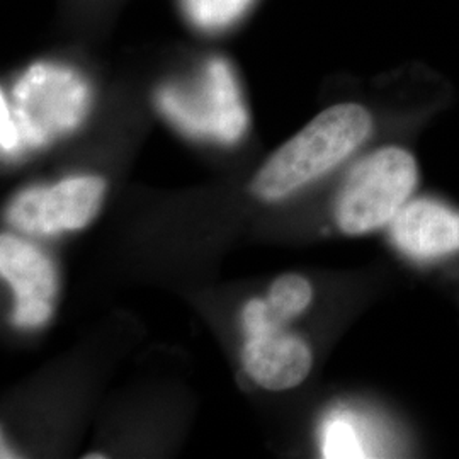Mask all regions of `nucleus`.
Returning <instances> with one entry per match:
<instances>
[{
	"label": "nucleus",
	"mask_w": 459,
	"mask_h": 459,
	"mask_svg": "<svg viewBox=\"0 0 459 459\" xmlns=\"http://www.w3.org/2000/svg\"><path fill=\"white\" fill-rule=\"evenodd\" d=\"M419 181V169L405 148L385 147L351 169L335 203L345 235H364L394 221Z\"/></svg>",
	"instance_id": "obj_2"
},
{
	"label": "nucleus",
	"mask_w": 459,
	"mask_h": 459,
	"mask_svg": "<svg viewBox=\"0 0 459 459\" xmlns=\"http://www.w3.org/2000/svg\"><path fill=\"white\" fill-rule=\"evenodd\" d=\"M0 117H2V152L5 155H16L17 152H21L22 142H21V134L17 130L16 121L11 113V106L5 99V94H2L0 98Z\"/></svg>",
	"instance_id": "obj_12"
},
{
	"label": "nucleus",
	"mask_w": 459,
	"mask_h": 459,
	"mask_svg": "<svg viewBox=\"0 0 459 459\" xmlns=\"http://www.w3.org/2000/svg\"><path fill=\"white\" fill-rule=\"evenodd\" d=\"M373 130V117L361 104H337L279 147L252 181L254 196L278 201L318 179L361 147Z\"/></svg>",
	"instance_id": "obj_1"
},
{
	"label": "nucleus",
	"mask_w": 459,
	"mask_h": 459,
	"mask_svg": "<svg viewBox=\"0 0 459 459\" xmlns=\"http://www.w3.org/2000/svg\"><path fill=\"white\" fill-rule=\"evenodd\" d=\"M325 458H362L359 439L351 424L344 420H333L325 429L324 439Z\"/></svg>",
	"instance_id": "obj_11"
},
{
	"label": "nucleus",
	"mask_w": 459,
	"mask_h": 459,
	"mask_svg": "<svg viewBox=\"0 0 459 459\" xmlns=\"http://www.w3.org/2000/svg\"><path fill=\"white\" fill-rule=\"evenodd\" d=\"M159 108L182 132L221 143L237 142L248 125L235 74L223 58H212L191 87L160 89Z\"/></svg>",
	"instance_id": "obj_3"
},
{
	"label": "nucleus",
	"mask_w": 459,
	"mask_h": 459,
	"mask_svg": "<svg viewBox=\"0 0 459 459\" xmlns=\"http://www.w3.org/2000/svg\"><path fill=\"white\" fill-rule=\"evenodd\" d=\"M0 274L16 293L14 324L43 325L51 315V299L56 291V273L48 257L24 240L2 235Z\"/></svg>",
	"instance_id": "obj_6"
},
{
	"label": "nucleus",
	"mask_w": 459,
	"mask_h": 459,
	"mask_svg": "<svg viewBox=\"0 0 459 459\" xmlns=\"http://www.w3.org/2000/svg\"><path fill=\"white\" fill-rule=\"evenodd\" d=\"M11 108L22 145L41 147L75 130L89 109V87L65 66L38 64L14 87ZM11 106V104H9Z\"/></svg>",
	"instance_id": "obj_4"
},
{
	"label": "nucleus",
	"mask_w": 459,
	"mask_h": 459,
	"mask_svg": "<svg viewBox=\"0 0 459 459\" xmlns=\"http://www.w3.org/2000/svg\"><path fill=\"white\" fill-rule=\"evenodd\" d=\"M242 362L248 377L271 392L301 385L312 369V351L284 328H264L247 335Z\"/></svg>",
	"instance_id": "obj_7"
},
{
	"label": "nucleus",
	"mask_w": 459,
	"mask_h": 459,
	"mask_svg": "<svg viewBox=\"0 0 459 459\" xmlns=\"http://www.w3.org/2000/svg\"><path fill=\"white\" fill-rule=\"evenodd\" d=\"M312 286L299 274H284L273 282L264 299V328H284L312 303Z\"/></svg>",
	"instance_id": "obj_9"
},
{
	"label": "nucleus",
	"mask_w": 459,
	"mask_h": 459,
	"mask_svg": "<svg viewBox=\"0 0 459 459\" xmlns=\"http://www.w3.org/2000/svg\"><path fill=\"white\" fill-rule=\"evenodd\" d=\"M104 193L100 178H68L51 187L22 191L11 203L7 218L16 229L34 235L81 230L96 218Z\"/></svg>",
	"instance_id": "obj_5"
},
{
	"label": "nucleus",
	"mask_w": 459,
	"mask_h": 459,
	"mask_svg": "<svg viewBox=\"0 0 459 459\" xmlns=\"http://www.w3.org/2000/svg\"><path fill=\"white\" fill-rule=\"evenodd\" d=\"M392 238L413 259H434L456 252L459 213L432 199H415L394 216Z\"/></svg>",
	"instance_id": "obj_8"
},
{
	"label": "nucleus",
	"mask_w": 459,
	"mask_h": 459,
	"mask_svg": "<svg viewBox=\"0 0 459 459\" xmlns=\"http://www.w3.org/2000/svg\"><path fill=\"white\" fill-rule=\"evenodd\" d=\"M254 0H182L187 19L204 31L229 28L244 16Z\"/></svg>",
	"instance_id": "obj_10"
}]
</instances>
